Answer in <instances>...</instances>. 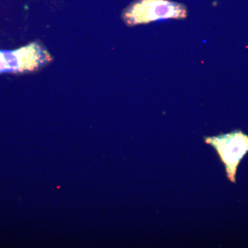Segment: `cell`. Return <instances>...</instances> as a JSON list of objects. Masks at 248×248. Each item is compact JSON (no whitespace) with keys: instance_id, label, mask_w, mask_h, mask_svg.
Here are the masks:
<instances>
[{"instance_id":"cell-1","label":"cell","mask_w":248,"mask_h":248,"mask_svg":"<svg viewBox=\"0 0 248 248\" xmlns=\"http://www.w3.org/2000/svg\"><path fill=\"white\" fill-rule=\"evenodd\" d=\"M187 16L185 5L170 0H138L125 10L124 19L130 25L148 24L159 19H184Z\"/></svg>"},{"instance_id":"cell-2","label":"cell","mask_w":248,"mask_h":248,"mask_svg":"<svg viewBox=\"0 0 248 248\" xmlns=\"http://www.w3.org/2000/svg\"><path fill=\"white\" fill-rule=\"evenodd\" d=\"M205 143L213 146L225 164L228 177L235 182V174L240 161L248 152V136L234 131L213 138H205Z\"/></svg>"},{"instance_id":"cell-3","label":"cell","mask_w":248,"mask_h":248,"mask_svg":"<svg viewBox=\"0 0 248 248\" xmlns=\"http://www.w3.org/2000/svg\"><path fill=\"white\" fill-rule=\"evenodd\" d=\"M21 49L11 53L0 52V73L6 71H22Z\"/></svg>"}]
</instances>
